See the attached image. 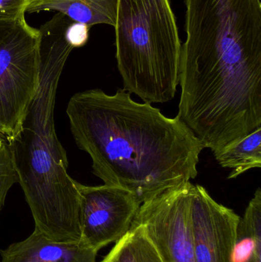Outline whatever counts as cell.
Wrapping results in <instances>:
<instances>
[{
  "instance_id": "obj_1",
  "label": "cell",
  "mask_w": 261,
  "mask_h": 262,
  "mask_svg": "<svg viewBox=\"0 0 261 262\" xmlns=\"http://www.w3.org/2000/svg\"><path fill=\"white\" fill-rule=\"evenodd\" d=\"M125 89L78 92L67 113L76 144L104 184L130 192L140 204L198 175L204 146L177 116L138 103Z\"/></svg>"
},
{
  "instance_id": "obj_2",
  "label": "cell",
  "mask_w": 261,
  "mask_h": 262,
  "mask_svg": "<svg viewBox=\"0 0 261 262\" xmlns=\"http://www.w3.org/2000/svg\"><path fill=\"white\" fill-rule=\"evenodd\" d=\"M69 25L55 16L40 28L39 84L21 128L7 141L35 229L55 241L80 242L78 182L67 172L54 119L60 78L74 49L66 35Z\"/></svg>"
},
{
  "instance_id": "obj_3",
  "label": "cell",
  "mask_w": 261,
  "mask_h": 262,
  "mask_svg": "<svg viewBox=\"0 0 261 262\" xmlns=\"http://www.w3.org/2000/svg\"><path fill=\"white\" fill-rule=\"evenodd\" d=\"M114 29L124 89L151 104L173 100L182 41L170 0H116Z\"/></svg>"
},
{
  "instance_id": "obj_4",
  "label": "cell",
  "mask_w": 261,
  "mask_h": 262,
  "mask_svg": "<svg viewBox=\"0 0 261 262\" xmlns=\"http://www.w3.org/2000/svg\"><path fill=\"white\" fill-rule=\"evenodd\" d=\"M39 29L25 17L0 21V130L21 128L39 84Z\"/></svg>"
},
{
  "instance_id": "obj_5",
  "label": "cell",
  "mask_w": 261,
  "mask_h": 262,
  "mask_svg": "<svg viewBox=\"0 0 261 262\" xmlns=\"http://www.w3.org/2000/svg\"><path fill=\"white\" fill-rule=\"evenodd\" d=\"M194 184L186 182L142 203L133 226L144 229L162 262H195L192 223Z\"/></svg>"
},
{
  "instance_id": "obj_6",
  "label": "cell",
  "mask_w": 261,
  "mask_h": 262,
  "mask_svg": "<svg viewBox=\"0 0 261 262\" xmlns=\"http://www.w3.org/2000/svg\"><path fill=\"white\" fill-rule=\"evenodd\" d=\"M80 192V241L98 252L122 239L131 229L140 203L116 186L77 183Z\"/></svg>"
},
{
  "instance_id": "obj_7",
  "label": "cell",
  "mask_w": 261,
  "mask_h": 262,
  "mask_svg": "<svg viewBox=\"0 0 261 262\" xmlns=\"http://www.w3.org/2000/svg\"><path fill=\"white\" fill-rule=\"evenodd\" d=\"M241 217L217 203L200 185H194L192 223L195 262H233Z\"/></svg>"
},
{
  "instance_id": "obj_8",
  "label": "cell",
  "mask_w": 261,
  "mask_h": 262,
  "mask_svg": "<svg viewBox=\"0 0 261 262\" xmlns=\"http://www.w3.org/2000/svg\"><path fill=\"white\" fill-rule=\"evenodd\" d=\"M1 262H97L98 252L80 242L51 239L35 229L30 236L0 251Z\"/></svg>"
},
{
  "instance_id": "obj_9",
  "label": "cell",
  "mask_w": 261,
  "mask_h": 262,
  "mask_svg": "<svg viewBox=\"0 0 261 262\" xmlns=\"http://www.w3.org/2000/svg\"><path fill=\"white\" fill-rule=\"evenodd\" d=\"M41 11H55L88 27L100 24L114 27L116 0H34L26 12Z\"/></svg>"
},
{
  "instance_id": "obj_10",
  "label": "cell",
  "mask_w": 261,
  "mask_h": 262,
  "mask_svg": "<svg viewBox=\"0 0 261 262\" xmlns=\"http://www.w3.org/2000/svg\"><path fill=\"white\" fill-rule=\"evenodd\" d=\"M233 262H261V189L257 188L237 229Z\"/></svg>"
},
{
  "instance_id": "obj_11",
  "label": "cell",
  "mask_w": 261,
  "mask_h": 262,
  "mask_svg": "<svg viewBox=\"0 0 261 262\" xmlns=\"http://www.w3.org/2000/svg\"><path fill=\"white\" fill-rule=\"evenodd\" d=\"M214 157L221 166L231 169L228 179H235L250 169L261 168V128L228 145Z\"/></svg>"
},
{
  "instance_id": "obj_12",
  "label": "cell",
  "mask_w": 261,
  "mask_h": 262,
  "mask_svg": "<svg viewBox=\"0 0 261 262\" xmlns=\"http://www.w3.org/2000/svg\"><path fill=\"white\" fill-rule=\"evenodd\" d=\"M108 262H162L141 226H133L110 250Z\"/></svg>"
},
{
  "instance_id": "obj_13",
  "label": "cell",
  "mask_w": 261,
  "mask_h": 262,
  "mask_svg": "<svg viewBox=\"0 0 261 262\" xmlns=\"http://www.w3.org/2000/svg\"><path fill=\"white\" fill-rule=\"evenodd\" d=\"M18 181L12 149L9 142L6 140L0 143V212L4 207L9 189Z\"/></svg>"
},
{
  "instance_id": "obj_14",
  "label": "cell",
  "mask_w": 261,
  "mask_h": 262,
  "mask_svg": "<svg viewBox=\"0 0 261 262\" xmlns=\"http://www.w3.org/2000/svg\"><path fill=\"white\" fill-rule=\"evenodd\" d=\"M34 0H0V21L25 17L28 7Z\"/></svg>"
},
{
  "instance_id": "obj_15",
  "label": "cell",
  "mask_w": 261,
  "mask_h": 262,
  "mask_svg": "<svg viewBox=\"0 0 261 262\" xmlns=\"http://www.w3.org/2000/svg\"><path fill=\"white\" fill-rule=\"evenodd\" d=\"M88 26L81 23H72L67 28V40L70 44L75 48H79L84 46L88 40Z\"/></svg>"
},
{
  "instance_id": "obj_16",
  "label": "cell",
  "mask_w": 261,
  "mask_h": 262,
  "mask_svg": "<svg viewBox=\"0 0 261 262\" xmlns=\"http://www.w3.org/2000/svg\"><path fill=\"white\" fill-rule=\"evenodd\" d=\"M7 140V138H6V136L2 133V131L0 130V143H3V142L6 141Z\"/></svg>"
},
{
  "instance_id": "obj_17",
  "label": "cell",
  "mask_w": 261,
  "mask_h": 262,
  "mask_svg": "<svg viewBox=\"0 0 261 262\" xmlns=\"http://www.w3.org/2000/svg\"><path fill=\"white\" fill-rule=\"evenodd\" d=\"M110 258V252H109L108 255L104 258L101 262H108Z\"/></svg>"
}]
</instances>
